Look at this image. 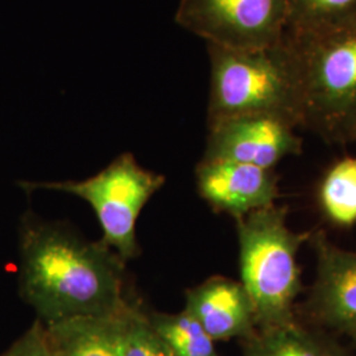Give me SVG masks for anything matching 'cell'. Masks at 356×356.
Listing matches in <instances>:
<instances>
[{
	"label": "cell",
	"mask_w": 356,
	"mask_h": 356,
	"mask_svg": "<svg viewBox=\"0 0 356 356\" xmlns=\"http://www.w3.org/2000/svg\"><path fill=\"white\" fill-rule=\"evenodd\" d=\"M124 260L102 241L28 216L20 231V292L45 326L116 316L132 297Z\"/></svg>",
	"instance_id": "cell-1"
},
{
	"label": "cell",
	"mask_w": 356,
	"mask_h": 356,
	"mask_svg": "<svg viewBox=\"0 0 356 356\" xmlns=\"http://www.w3.org/2000/svg\"><path fill=\"white\" fill-rule=\"evenodd\" d=\"M210 61L207 124L234 116L275 115L302 127L300 69L285 38L264 49H231L206 44Z\"/></svg>",
	"instance_id": "cell-2"
},
{
	"label": "cell",
	"mask_w": 356,
	"mask_h": 356,
	"mask_svg": "<svg viewBox=\"0 0 356 356\" xmlns=\"http://www.w3.org/2000/svg\"><path fill=\"white\" fill-rule=\"evenodd\" d=\"M241 282L252 304L257 329L296 321L294 302L301 293L298 251L312 232H296L286 209L269 206L235 219Z\"/></svg>",
	"instance_id": "cell-3"
},
{
	"label": "cell",
	"mask_w": 356,
	"mask_h": 356,
	"mask_svg": "<svg viewBox=\"0 0 356 356\" xmlns=\"http://www.w3.org/2000/svg\"><path fill=\"white\" fill-rule=\"evenodd\" d=\"M285 38L296 51L306 128L330 144L356 143V23Z\"/></svg>",
	"instance_id": "cell-4"
},
{
	"label": "cell",
	"mask_w": 356,
	"mask_h": 356,
	"mask_svg": "<svg viewBox=\"0 0 356 356\" xmlns=\"http://www.w3.org/2000/svg\"><path fill=\"white\" fill-rule=\"evenodd\" d=\"M165 177L141 166L132 153L119 154L101 172L81 181L22 182L26 191L65 193L86 201L102 229V241L124 261L140 254L136 222Z\"/></svg>",
	"instance_id": "cell-5"
},
{
	"label": "cell",
	"mask_w": 356,
	"mask_h": 356,
	"mask_svg": "<svg viewBox=\"0 0 356 356\" xmlns=\"http://www.w3.org/2000/svg\"><path fill=\"white\" fill-rule=\"evenodd\" d=\"M288 0H179L175 20L193 35L231 49H264L285 36Z\"/></svg>",
	"instance_id": "cell-6"
},
{
	"label": "cell",
	"mask_w": 356,
	"mask_h": 356,
	"mask_svg": "<svg viewBox=\"0 0 356 356\" xmlns=\"http://www.w3.org/2000/svg\"><path fill=\"white\" fill-rule=\"evenodd\" d=\"M207 126L204 160L273 169L281 160L302 152L297 127L275 115H241Z\"/></svg>",
	"instance_id": "cell-7"
},
{
	"label": "cell",
	"mask_w": 356,
	"mask_h": 356,
	"mask_svg": "<svg viewBox=\"0 0 356 356\" xmlns=\"http://www.w3.org/2000/svg\"><path fill=\"white\" fill-rule=\"evenodd\" d=\"M317 277L305 304L307 325L348 335L356 330V252L337 247L323 232H312Z\"/></svg>",
	"instance_id": "cell-8"
},
{
	"label": "cell",
	"mask_w": 356,
	"mask_h": 356,
	"mask_svg": "<svg viewBox=\"0 0 356 356\" xmlns=\"http://www.w3.org/2000/svg\"><path fill=\"white\" fill-rule=\"evenodd\" d=\"M195 181L206 204L235 219L273 206L279 198L273 169L202 159L195 168Z\"/></svg>",
	"instance_id": "cell-9"
},
{
	"label": "cell",
	"mask_w": 356,
	"mask_h": 356,
	"mask_svg": "<svg viewBox=\"0 0 356 356\" xmlns=\"http://www.w3.org/2000/svg\"><path fill=\"white\" fill-rule=\"evenodd\" d=\"M184 310L216 341H244L257 330L254 304L241 281L210 277L186 291Z\"/></svg>",
	"instance_id": "cell-10"
},
{
	"label": "cell",
	"mask_w": 356,
	"mask_h": 356,
	"mask_svg": "<svg viewBox=\"0 0 356 356\" xmlns=\"http://www.w3.org/2000/svg\"><path fill=\"white\" fill-rule=\"evenodd\" d=\"M241 343L243 356H351L330 332L298 319L257 329Z\"/></svg>",
	"instance_id": "cell-11"
},
{
	"label": "cell",
	"mask_w": 356,
	"mask_h": 356,
	"mask_svg": "<svg viewBox=\"0 0 356 356\" xmlns=\"http://www.w3.org/2000/svg\"><path fill=\"white\" fill-rule=\"evenodd\" d=\"M116 316L44 325L51 356H122Z\"/></svg>",
	"instance_id": "cell-12"
},
{
	"label": "cell",
	"mask_w": 356,
	"mask_h": 356,
	"mask_svg": "<svg viewBox=\"0 0 356 356\" xmlns=\"http://www.w3.org/2000/svg\"><path fill=\"white\" fill-rule=\"evenodd\" d=\"M356 23V0H288L285 36L313 38Z\"/></svg>",
	"instance_id": "cell-13"
},
{
	"label": "cell",
	"mask_w": 356,
	"mask_h": 356,
	"mask_svg": "<svg viewBox=\"0 0 356 356\" xmlns=\"http://www.w3.org/2000/svg\"><path fill=\"white\" fill-rule=\"evenodd\" d=\"M322 213L332 225L356 223V157L347 156L327 169L318 191Z\"/></svg>",
	"instance_id": "cell-14"
},
{
	"label": "cell",
	"mask_w": 356,
	"mask_h": 356,
	"mask_svg": "<svg viewBox=\"0 0 356 356\" xmlns=\"http://www.w3.org/2000/svg\"><path fill=\"white\" fill-rule=\"evenodd\" d=\"M147 317L159 337L176 356H219L216 341L197 319L185 310L179 313L147 312Z\"/></svg>",
	"instance_id": "cell-15"
},
{
	"label": "cell",
	"mask_w": 356,
	"mask_h": 356,
	"mask_svg": "<svg viewBox=\"0 0 356 356\" xmlns=\"http://www.w3.org/2000/svg\"><path fill=\"white\" fill-rule=\"evenodd\" d=\"M122 356H176L153 330L147 310L131 300L116 316Z\"/></svg>",
	"instance_id": "cell-16"
},
{
	"label": "cell",
	"mask_w": 356,
	"mask_h": 356,
	"mask_svg": "<svg viewBox=\"0 0 356 356\" xmlns=\"http://www.w3.org/2000/svg\"><path fill=\"white\" fill-rule=\"evenodd\" d=\"M0 356H51L44 323L36 318L29 329Z\"/></svg>",
	"instance_id": "cell-17"
},
{
	"label": "cell",
	"mask_w": 356,
	"mask_h": 356,
	"mask_svg": "<svg viewBox=\"0 0 356 356\" xmlns=\"http://www.w3.org/2000/svg\"><path fill=\"white\" fill-rule=\"evenodd\" d=\"M350 339H351V342L354 343V346L356 347V330L351 331L348 335H347Z\"/></svg>",
	"instance_id": "cell-18"
}]
</instances>
